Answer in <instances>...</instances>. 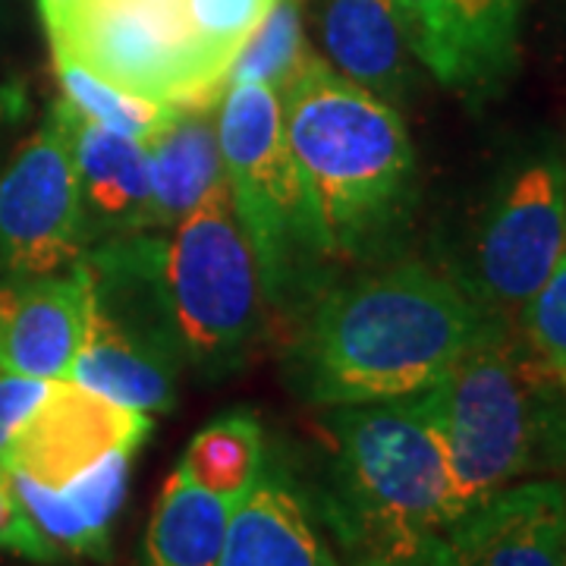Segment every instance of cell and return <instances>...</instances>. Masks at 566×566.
I'll use <instances>...</instances> for the list:
<instances>
[{
	"label": "cell",
	"mask_w": 566,
	"mask_h": 566,
	"mask_svg": "<svg viewBox=\"0 0 566 566\" xmlns=\"http://www.w3.org/2000/svg\"><path fill=\"white\" fill-rule=\"evenodd\" d=\"M504 324L463 283L424 262L375 268L324 290L293 349V378L315 406L400 400Z\"/></svg>",
	"instance_id": "cell-1"
},
{
	"label": "cell",
	"mask_w": 566,
	"mask_h": 566,
	"mask_svg": "<svg viewBox=\"0 0 566 566\" xmlns=\"http://www.w3.org/2000/svg\"><path fill=\"white\" fill-rule=\"evenodd\" d=\"M277 98L334 259L387 252L416 205V148L400 111L315 54Z\"/></svg>",
	"instance_id": "cell-2"
},
{
	"label": "cell",
	"mask_w": 566,
	"mask_h": 566,
	"mask_svg": "<svg viewBox=\"0 0 566 566\" xmlns=\"http://www.w3.org/2000/svg\"><path fill=\"white\" fill-rule=\"evenodd\" d=\"M331 463L315 497L346 566H419L453 513L444 441L422 394L327 416Z\"/></svg>",
	"instance_id": "cell-3"
},
{
	"label": "cell",
	"mask_w": 566,
	"mask_h": 566,
	"mask_svg": "<svg viewBox=\"0 0 566 566\" xmlns=\"http://www.w3.org/2000/svg\"><path fill=\"white\" fill-rule=\"evenodd\" d=\"M424 400L444 441L457 516L566 463V387L510 322L450 365Z\"/></svg>",
	"instance_id": "cell-4"
},
{
	"label": "cell",
	"mask_w": 566,
	"mask_h": 566,
	"mask_svg": "<svg viewBox=\"0 0 566 566\" xmlns=\"http://www.w3.org/2000/svg\"><path fill=\"white\" fill-rule=\"evenodd\" d=\"M218 139L233 211L262 271L264 300L274 308L315 303L337 259L283 136L277 92L259 82L227 85Z\"/></svg>",
	"instance_id": "cell-5"
},
{
	"label": "cell",
	"mask_w": 566,
	"mask_h": 566,
	"mask_svg": "<svg viewBox=\"0 0 566 566\" xmlns=\"http://www.w3.org/2000/svg\"><path fill=\"white\" fill-rule=\"evenodd\" d=\"M164 243V293L186 363L233 371L262 334L264 286L227 180Z\"/></svg>",
	"instance_id": "cell-6"
},
{
	"label": "cell",
	"mask_w": 566,
	"mask_h": 566,
	"mask_svg": "<svg viewBox=\"0 0 566 566\" xmlns=\"http://www.w3.org/2000/svg\"><path fill=\"white\" fill-rule=\"evenodd\" d=\"M51 51L98 80L167 107L218 104L230 57L205 44L167 0H73L48 25Z\"/></svg>",
	"instance_id": "cell-7"
},
{
	"label": "cell",
	"mask_w": 566,
	"mask_h": 566,
	"mask_svg": "<svg viewBox=\"0 0 566 566\" xmlns=\"http://www.w3.org/2000/svg\"><path fill=\"white\" fill-rule=\"evenodd\" d=\"M88 245L70 104L61 98L0 174V274H51L80 262Z\"/></svg>",
	"instance_id": "cell-8"
},
{
	"label": "cell",
	"mask_w": 566,
	"mask_h": 566,
	"mask_svg": "<svg viewBox=\"0 0 566 566\" xmlns=\"http://www.w3.org/2000/svg\"><path fill=\"white\" fill-rule=\"evenodd\" d=\"M566 252V177L557 161H532L488 208L465 290L491 315L516 322Z\"/></svg>",
	"instance_id": "cell-9"
},
{
	"label": "cell",
	"mask_w": 566,
	"mask_h": 566,
	"mask_svg": "<svg viewBox=\"0 0 566 566\" xmlns=\"http://www.w3.org/2000/svg\"><path fill=\"white\" fill-rule=\"evenodd\" d=\"M528 0H394L409 51L444 88L488 98L516 73Z\"/></svg>",
	"instance_id": "cell-10"
},
{
	"label": "cell",
	"mask_w": 566,
	"mask_h": 566,
	"mask_svg": "<svg viewBox=\"0 0 566 566\" xmlns=\"http://www.w3.org/2000/svg\"><path fill=\"white\" fill-rule=\"evenodd\" d=\"M419 566H566V485L516 482L465 510Z\"/></svg>",
	"instance_id": "cell-11"
},
{
	"label": "cell",
	"mask_w": 566,
	"mask_h": 566,
	"mask_svg": "<svg viewBox=\"0 0 566 566\" xmlns=\"http://www.w3.org/2000/svg\"><path fill=\"white\" fill-rule=\"evenodd\" d=\"M151 428L148 412L111 403L73 381H54L39 412L3 450L0 465L41 485L63 488L111 450L136 453L148 441Z\"/></svg>",
	"instance_id": "cell-12"
},
{
	"label": "cell",
	"mask_w": 566,
	"mask_h": 566,
	"mask_svg": "<svg viewBox=\"0 0 566 566\" xmlns=\"http://www.w3.org/2000/svg\"><path fill=\"white\" fill-rule=\"evenodd\" d=\"M92 318V274L85 259L70 268L3 277L0 368L44 381H66Z\"/></svg>",
	"instance_id": "cell-13"
},
{
	"label": "cell",
	"mask_w": 566,
	"mask_h": 566,
	"mask_svg": "<svg viewBox=\"0 0 566 566\" xmlns=\"http://www.w3.org/2000/svg\"><path fill=\"white\" fill-rule=\"evenodd\" d=\"M218 566H340L315 497L283 460H264L255 485L237 501Z\"/></svg>",
	"instance_id": "cell-14"
},
{
	"label": "cell",
	"mask_w": 566,
	"mask_h": 566,
	"mask_svg": "<svg viewBox=\"0 0 566 566\" xmlns=\"http://www.w3.org/2000/svg\"><path fill=\"white\" fill-rule=\"evenodd\" d=\"M70 129H73V161L80 174L82 208H85L92 243L155 230L145 145L82 117L73 104H70Z\"/></svg>",
	"instance_id": "cell-15"
},
{
	"label": "cell",
	"mask_w": 566,
	"mask_h": 566,
	"mask_svg": "<svg viewBox=\"0 0 566 566\" xmlns=\"http://www.w3.org/2000/svg\"><path fill=\"white\" fill-rule=\"evenodd\" d=\"M218 104L174 107L170 120L151 139L142 142L151 180V221L158 233L174 230L227 180L218 139Z\"/></svg>",
	"instance_id": "cell-16"
},
{
	"label": "cell",
	"mask_w": 566,
	"mask_h": 566,
	"mask_svg": "<svg viewBox=\"0 0 566 566\" xmlns=\"http://www.w3.org/2000/svg\"><path fill=\"white\" fill-rule=\"evenodd\" d=\"M180 356L92 308L88 334L70 368L73 385L136 412H170L177 403Z\"/></svg>",
	"instance_id": "cell-17"
},
{
	"label": "cell",
	"mask_w": 566,
	"mask_h": 566,
	"mask_svg": "<svg viewBox=\"0 0 566 566\" xmlns=\"http://www.w3.org/2000/svg\"><path fill=\"white\" fill-rule=\"evenodd\" d=\"M324 44L340 76L397 107L409 82V44L394 0H327Z\"/></svg>",
	"instance_id": "cell-18"
},
{
	"label": "cell",
	"mask_w": 566,
	"mask_h": 566,
	"mask_svg": "<svg viewBox=\"0 0 566 566\" xmlns=\"http://www.w3.org/2000/svg\"><path fill=\"white\" fill-rule=\"evenodd\" d=\"M233 506L174 472L148 523L142 566H218Z\"/></svg>",
	"instance_id": "cell-19"
},
{
	"label": "cell",
	"mask_w": 566,
	"mask_h": 566,
	"mask_svg": "<svg viewBox=\"0 0 566 566\" xmlns=\"http://www.w3.org/2000/svg\"><path fill=\"white\" fill-rule=\"evenodd\" d=\"M262 465V424L252 412L240 409L205 424L186 447L177 472H182L202 491H211L237 504L240 497H245V491L255 485Z\"/></svg>",
	"instance_id": "cell-20"
},
{
	"label": "cell",
	"mask_w": 566,
	"mask_h": 566,
	"mask_svg": "<svg viewBox=\"0 0 566 566\" xmlns=\"http://www.w3.org/2000/svg\"><path fill=\"white\" fill-rule=\"evenodd\" d=\"M312 54L303 48L300 0H277L252 29L227 70V85L259 82L281 95Z\"/></svg>",
	"instance_id": "cell-21"
},
{
	"label": "cell",
	"mask_w": 566,
	"mask_h": 566,
	"mask_svg": "<svg viewBox=\"0 0 566 566\" xmlns=\"http://www.w3.org/2000/svg\"><path fill=\"white\" fill-rule=\"evenodd\" d=\"M54 66H57V76H61L63 98L73 104L82 117L95 120L111 133L148 142L174 114V107L145 102L139 95H129L117 85L98 80L95 73H88L85 66L70 61V57L54 54Z\"/></svg>",
	"instance_id": "cell-22"
},
{
	"label": "cell",
	"mask_w": 566,
	"mask_h": 566,
	"mask_svg": "<svg viewBox=\"0 0 566 566\" xmlns=\"http://www.w3.org/2000/svg\"><path fill=\"white\" fill-rule=\"evenodd\" d=\"M129 463H133V450H111L102 460L76 472L66 485L57 488L66 504L76 510L85 528L107 545H111V526L126 501Z\"/></svg>",
	"instance_id": "cell-23"
},
{
	"label": "cell",
	"mask_w": 566,
	"mask_h": 566,
	"mask_svg": "<svg viewBox=\"0 0 566 566\" xmlns=\"http://www.w3.org/2000/svg\"><path fill=\"white\" fill-rule=\"evenodd\" d=\"M516 322L523 327L520 334L528 349L566 387V252Z\"/></svg>",
	"instance_id": "cell-24"
},
{
	"label": "cell",
	"mask_w": 566,
	"mask_h": 566,
	"mask_svg": "<svg viewBox=\"0 0 566 566\" xmlns=\"http://www.w3.org/2000/svg\"><path fill=\"white\" fill-rule=\"evenodd\" d=\"M277 0H182L192 32L230 61Z\"/></svg>",
	"instance_id": "cell-25"
},
{
	"label": "cell",
	"mask_w": 566,
	"mask_h": 566,
	"mask_svg": "<svg viewBox=\"0 0 566 566\" xmlns=\"http://www.w3.org/2000/svg\"><path fill=\"white\" fill-rule=\"evenodd\" d=\"M0 551H10L32 564H61V551L44 538L29 510L22 506L10 472L0 465Z\"/></svg>",
	"instance_id": "cell-26"
},
{
	"label": "cell",
	"mask_w": 566,
	"mask_h": 566,
	"mask_svg": "<svg viewBox=\"0 0 566 566\" xmlns=\"http://www.w3.org/2000/svg\"><path fill=\"white\" fill-rule=\"evenodd\" d=\"M51 387H54V381L0 368V457L7 447L13 444L22 424L39 412V406L48 400Z\"/></svg>",
	"instance_id": "cell-27"
},
{
	"label": "cell",
	"mask_w": 566,
	"mask_h": 566,
	"mask_svg": "<svg viewBox=\"0 0 566 566\" xmlns=\"http://www.w3.org/2000/svg\"><path fill=\"white\" fill-rule=\"evenodd\" d=\"M20 107H22V92L17 88V85L0 88V126L13 120V117L20 114Z\"/></svg>",
	"instance_id": "cell-28"
},
{
	"label": "cell",
	"mask_w": 566,
	"mask_h": 566,
	"mask_svg": "<svg viewBox=\"0 0 566 566\" xmlns=\"http://www.w3.org/2000/svg\"><path fill=\"white\" fill-rule=\"evenodd\" d=\"M167 3H182V0H167Z\"/></svg>",
	"instance_id": "cell-29"
},
{
	"label": "cell",
	"mask_w": 566,
	"mask_h": 566,
	"mask_svg": "<svg viewBox=\"0 0 566 566\" xmlns=\"http://www.w3.org/2000/svg\"><path fill=\"white\" fill-rule=\"evenodd\" d=\"M560 167H564V177H566V161H564V164H560Z\"/></svg>",
	"instance_id": "cell-30"
}]
</instances>
